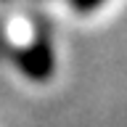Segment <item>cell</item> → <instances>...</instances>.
<instances>
[{
	"instance_id": "6da1fadb",
	"label": "cell",
	"mask_w": 127,
	"mask_h": 127,
	"mask_svg": "<svg viewBox=\"0 0 127 127\" xmlns=\"http://www.w3.org/2000/svg\"><path fill=\"white\" fill-rule=\"evenodd\" d=\"M19 61V69H21L24 77H29L32 82H45V79L53 77L56 69V56H53V45L45 34H37L27 48L19 50L16 56Z\"/></svg>"
},
{
	"instance_id": "7a4b0ae2",
	"label": "cell",
	"mask_w": 127,
	"mask_h": 127,
	"mask_svg": "<svg viewBox=\"0 0 127 127\" xmlns=\"http://www.w3.org/2000/svg\"><path fill=\"white\" fill-rule=\"evenodd\" d=\"M71 8L77 11V13H90V11H95L98 5H103V0H69Z\"/></svg>"
}]
</instances>
